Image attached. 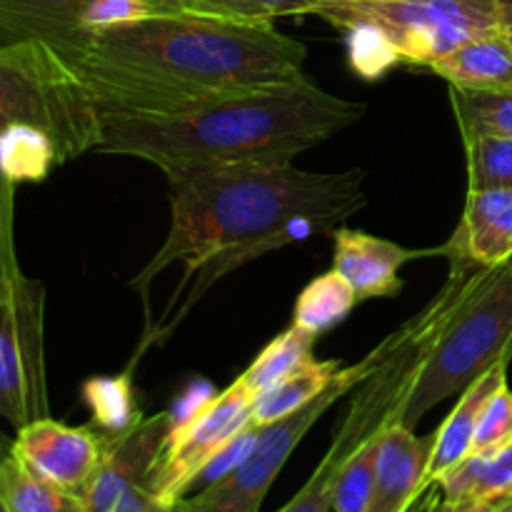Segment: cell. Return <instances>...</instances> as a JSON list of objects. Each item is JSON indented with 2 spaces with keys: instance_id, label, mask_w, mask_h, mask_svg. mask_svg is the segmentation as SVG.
I'll list each match as a JSON object with an SVG mask.
<instances>
[{
  "instance_id": "obj_1",
  "label": "cell",
  "mask_w": 512,
  "mask_h": 512,
  "mask_svg": "<svg viewBox=\"0 0 512 512\" xmlns=\"http://www.w3.org/2000/svg\"><path fill=\"white\" fill-rule=\"evenodd\" d=\"M168 175L170 230L163 248L133 278L130 288L148 303L150 283L183 263L160 333L188 315L223 275L265 253L338 230L365 208V173H308L293 163H200L163 170Z\"/></svg>"
},
{
  "instance_id": "obj_2",
  "label": "cell",
  "mask_w": 512,
  "mask_h": 512,
  "mask_svg": "<svg viewBox=\"0 0 512 512\" xmlns=\"http://www.w3.org/2000/svg\"><path fill=\"white\" fill-rule=\"evenodd\" d=\"M305 55L273 23L178 10L98 30L70 65L100 115L170 113L300 83Z\"/></svg>"
},
{
  "instance_id": "obj_3",
  "label": "cell",
  "mask_w": 512,
  "mask_h": 512,
  "mask_svg": "<svg viewBox=\"0 0 512 512\" xmlns=\"http://www.w3.org/2000/svg\"><path fill=\"white\" fill-rule=\"evenodd\" d=\"M365 108L310 78L170 113H105L95 153L130 155L160 170L200 163H293L358 123Z\"/></svg>"
},
{
  "instance_id": "obj_4",
  "label": "cell",
  "mask_w": 512,
  "mask_h": 512,
  "mask_svg": "<svg viewBox=\"0 0 512 512\" xmlns=\"http://www.w3.org/2000/svg\"><path fill=\"white\" fill-rule=\"evenodd\" d=\"M443 313L420 343L413 375L388 423L415 428L428 410L512 360V260L450 273Z\"/></svg>"
},
{
  "instance_id": "obj_5",
  "label": "cell",
  "mask_w": 512,
  "mask_h": 512,
  "mask_svg": "<svg viewBox=\"0 0 512 512\" xmlns=\"http://www.w3.org/2000/svg\"><path fill=\"white\" fill-rule=\"evenodd\" d=\"M33 125L50 135L60 163L98 150L100 115L68 58L38 40L0 45V130Z\"/></svg>"
},
{
  "instance_id": "obj_6",
  "label": "cell",
  "mask_w": 512,
  "mask_h": 512,
  "mask_svg": "<svg viewBox=\"0 0 512 512\" xmlns=\"http://www.w3.org/2000/svg\"><path fill=\"white\" fill-rule=\"evenodd\" d=\"M310 15L340 30L370 25L388 38L400 63L433 65L450 50L505 28L500 0H333Z\"/></svg>"
},
{
  "instance_id": "obj_7",
  "label": "cell",
  "mask_w": 512,
  "mask_h": 512,
  "mask_svg": "<svg viewBox=\"0 0 512 512\" xmlns=\"http://www.w3.org/2000/svg\"><path fill=\"white\" fill-rule=\"evenodd\" d=\"M405 338H408V323H405L398 333L385 338L383 343H380L368 358L360 360L358 365H350V368L340 370L338 380H335L323 395H318L313 403L295 410L293 415L278 420V423H270L265 425V428H260V435L258 440H255L253 450H250L248 458H245L233 473H228L223 480L208 485V488H200L195 495L183 498L173 510L260 512L270 485L275 483V478H278L280 470L285 468V463H288L293 450L300 445V440L310 433V428H313V425L318 423L343 395H348L350 390L358 388L360 383H368V378H373V375L378 373L380 365L398 350V345L403 343Z\"/></svg>"
},
{
  "instance_id": "obj_8",
  "label": "cell",
  "mask_w": 512,
  "mask_h": 512,
  "mask_svg": "<svg viewBox=\"0 0 512 512\" xmlns=\"http://www.w3.org/2000/svg\"><path fill=\"white\" fill-rule=\"evenodd\" d=\"M43 285H0V415L15 428L48 415L43 363Z\"/></svg>"
},
{
  "instance_id": "obj_9",
  "label": "cell",
  "mask_w": 512,
  "mask_h": 512,
  "mask_svg": "<svg viewBox=\"0 0 512 512\" xmlns=\"http://www.w3.org/2000/svg\"><path fill=\"white\" fill-rule=\"evenodd\" d=\"M253 395L235 380L185 418L175 420L163 453L150 470L148 488L165 508L188 498L210 460L250 425Z\"/></svg>"
},
{
  "instance_id": "obj_10",
  "label": "cell",
  "mask_w": 512,
  "mask_h": 512,
  "mask_svg": "<svg viewBox=\"0 0 512 512\" xmlns=\"http://www.w3.org/2000/svg\"><path fill=\"white\" fill-rule=\"evenodd\" d=\"M105 450V435L73 428L53 418H38L18 428L10 453L38 478L83 495Z\"/></svg>"
},
{
  "instance_id": "obj_11",
  "label": "cell",
  "mask_w": 512,
  "mask_h": 512,
  "mask_svg": "<svg viewBox=\"0 0 512 512\" xmlns=\"http://www.w3.org/2000/svg\"><path fill=\"white\" fill-rule=\"evenodd\" d=\"M173 425V413H160L140 418L125 433L105 435L103 458L80 495L85 512H113L128 490L148 485L150 470L163 453Z\"/></svg>"
},
{
  "instance_id": "obj_12",
  "label": "cell",
  "mask_w": 512,
  "mask_h": 512,
  "mask_svg": "<svg viewBox=\"0 0 512 512\" xmlns=\"http://www.w3.org/2000/svg\"><path fill=\"white\" fill-rule=\"evenodd\" d=\"M450 273H473L512 260V190H468L453 238L440 245Z\"/></svg>"
},
{
  "instance_id": "obj_13",
  "label": "cell",
  "mask_w": 512,
  "mask_h": 512,
  "mask_svg": "<svg viewBox=\"0 0 512 512\" xmlns=\"http://www.w3.org/2000/svg\"><path fill=\"white\" fill-rule=\"evenodd\" d=\"M433 435L420 438L403 423H385L375 460L368 512H410L428 490Z\"/></svg>"
},
{
  "instance_id": "obj_14",
  "label": "cell",
  "mask_w": 512,
  "mask_h": 512,
  "mask_svg": "<svg viewBox=\"0 0 512 512\" xmlns=\"http://www.w3.org/2000/svg\"><path fill=\"white\" fill-rule=\"evenodd\" d=\"M333 238V268L348 280L350 288L358 295V303L360 300L393 298L395 293L403 290L400 270H403L405 263L430 258V255H443L440 248H403V245L390 243L385 238H375V235L363 233V230L338 228Z\"/></svg>"
},
{
  "instance_id": "obj_15",
  "label": "cell",
  "mask_w": 512,
  "mask_h": 512,
  "mask_svg": "<svg viewBox=\"0 0 512 512\" xmlns=\"http://www.w3.org/2000/svg\"><path fill=\"white\" fill-rule=\"evenodd\" d=\"M90 0H0V45L38 40L73 63L90 45Z\"/></svg>"
},
{
  "instance_id": "obj_16",
  "label": "cell",
  "mask_w": 512,
  "mask_h": 512,
  "mask_svg": "<svg viewBox=\"0 0 512 512\" xmlns=\"http://www.w3.org/2000/svg\"><path fill=\"white\" fill-rule=\"evenodd\" d=\"M508 365L510 363H498L495 368H490L488 373L480 375L475 383H470L468 388L460 393L458 405L450 410V415L443 420V425L433 433V453H430L428 465V488L445 473V470H450L453 465H458L460 460H465L470 455L480 413H483L485 403L508 383Z\"/></svg>"
},
{
  "instance_id": "obj_17",
  "label": "cell",
  "mask_w": 512,
  "mask_h": 512,
  "mask_svg": "<svg viewBox=\"0 0 512 512\" xmlns=\"http://www.w3.org/2000/svg\"><path fill=\"white\" fill-rule=\"evenodd\" d=\"M428 68L450 88L512 90V48L503 30L468 40Z\"/></svg>"
},
{
  "instance_id": "obj_18",
  "label": "cell",
  "mask_w": 512,
  "mask_h": 512,
  "mask_svg": "<svg viewBox=\"0 0 512 512\" xmlns=\"http://www.w3.org/2000/svg\"><path fill=\"white\" fill-rule=\"evenodd\" d=\"M445 505L503 503L512 498V445L495 453H470L433 483Z\"/></svg>"
},
{
  "instance_id": "obj_19",
  "label": "cell",
  "mask_w": 512,
  "mask_h": 512,
  "mask_svg": "<svg viewBox=\"0 0 512 512\" xmlns=\"http://www.w3.org/2000/svg\"><path fill=\"white\" fill-rule=\"evenodd\" d=\"M340 370H343L340 360H308L290 378H285L283 383L253 400L250 423L265 428V425L278 423V420L293 415L295 410L305 408L338 380Z\"/></svg>"
},
{
  "instance_id": "obj_20",
  "label": "cell",
  "mask_w": 512,
  "mask_h": 512,
  "mask_svg": "<svg viewBox=\"0 0 512 512\" xmlns=\"http://www.w3.org/2000/svg\"><path fill=\"white\" fill-rule=\"evenodd\" d=\"M0 503L5 512H85L78 493L38 478L13 453L0 460Z\"/></svg>"
},
{
  "instance_id": "obj_21",
  "label": "cell",
  "mask_w": 512,
  "mask_h": 512,
  "mask_svg": "<svg viewBox=\"0 0 512 512\" xmlns=\"http://www.w3.org/2000/svg\"><path fill=\"white\" fill-rule=\"evenodd\" d=\"M55 165L60 155L48 133L23 123L0 130V173L13 185L40 183Z\"/></svg>"
},
{
  "instance_id": "obj_22",
  "label": "cell",
  "mask_w": 512,
  "mask_h": 512,
  "mask_svg": "<svg viewBox=\"0 0 512 512\" xmlns=\"http://www.w3.org/2000/svg\"><path fill=\"white\" fill-rule=\"evenodd\" d=\"M315 340H318V335L308 333V330L298 328V325H290L283 335H278V338L250 363V368L245 370L238 380L255 400L258 395L268 393L270 388L283 383L285 378H290V375H293L295 370L303 368L308 360H313Z\"/></svg>"
},
{
  "instance_id": "obj_23",
  "label": "cell",
  "mask_w": 512,
  "mask_h": 512,
  "mask_svg": "<svg viewBox=\"0 0 512 512\" xmlns=\"http://www.w3.org/2000/svg\"><path fill=\"white\" fill-rule=\"evenodd\" d=\"M358 305V295L338 270H328L313 283L305 285L295 300L293 325L313 335L328 333L330 328L343 323Z\"/></svg>"
},
{
  "instance_id": "obj_24",
  "label": "cell",
  "mask_w": 512,
  "mask_h": 512,
  "mask_svg": "<svg viewBox=\"0 0 512 512\" xmlns=\"http://www.w3.org/2000/svg\"><path fill=\"white\" fill-rule=\"evenodd\" d=\"M460 135L488 133L512 138V90L450 88Z\"/></svg>"
},
{
  "instance_id": "obj_25",
  "label": "cell",
  "mask_w": 512,
  "mask_h": 512,
  "mask_svg": "<svg viewBox=\"0 0 512 512\" xmlns=\"http://www.w3.org/2000/svg\"><path fill=\"white\" fill-rule=\"evenodd\" d=\"M83 398L93 413V423L103 430V435L125 433L143 418V413L135 405L130 370L118 378L88 380L83 385Z\"/></svg>"
},
{
  "instance_id": "obj_26",
  "label": "cell",
  "mask_w": 512,
  "mask_h": 512,
  "mask_svg": "<svg viewBox=\"0 0 512 512\" xmlns=\"http://www.w3.org/2000/svg\"><path fill=\"white\" fill-rule=\"evenodd\" d=\"M468 160V190H512V138L460 135Z\"/></svg>"
},
{
  "instance_id": "obj_27",
  "label": "cell",
  "mask_w": 512,
  "mask_h": 512,
  "mask_svg": "<svg viewBox=\"0 0 512 512\" xmlns=\"http://www.w3.org/2000/svg\"><path fill=\"white\" fill-rule=\"evenodd\" d=\"M380 430H373L368 438L360 440L340 468L338 483L333 493V512H368L373 495L375 460H378Z\"/></svg>"
},
{
  "instance_id": "obj_28",
  "label": "cell",
  "mask_w": 512,
  "mask_h": 512,
  "mask_svg": "<svg viewBox=\"0 0 512 512\" xmlns=\"http://www.w3.org/2000/svg\"><path fill=\"white\" fill-rule=\"evenodd\" d=\"M190 13L218 15L230 20H250V23H273L283 15H310V0H183Z\"/></svg>"
},
{
  "instance_id": "obj_29",
  "label": "cell",
  "mask_w": 512,
  "mask_h": 512,
  "mask_svg": "<svg viewBox=\"0 0 512 512\" xmlns=\"http://www.w3.org/2000/svg\"><path fill=\"white\" fill-rule=\"evenodd\" d=\"M343 33L348 35L350 65H353L360 78H383L390 68L400 63L395 48L380 30L370 28V25H355V28L343 30Z\"/></svg>"
},
{
  "instance_id": "obj_30",
  "label": "cell",
  "mask_w": 512,
  "mask_h": 512,
  "mask_svg": "<svg viewBox=\"0 0 512 512\" xmlns=\"http://www.w3.org/2000/svg\"><path fill=\"white\" fill-rule=\"evenodd\" d=\"M512 445V390L508 383L485 403L470 453H495Z\"/></svg>"
},
{
  "instance_id": "obj_31",
  "label": "cell",
  "mask_w": 512,
  "mask_h": 512,
  "mask_svg": "<svg viewBox=\"0 0 512 512\" xmlns=\"http://www.w3.org/2000/svg\"><path fill=\"white\" fill-rule=\"evenodd\" d=\"M158 13L163 10L150 0H90L85 10V28L90 33H98V30L135 23V20H145Z\"/></svg>"
},
{
  "instance_id": "obj_32",
  "label": "cell",
  "mask_w": 512,
  "mask_h": 512,
  "mask_svg": "<svg viewBox=\"0 0 512 512\" xmlns=\"http://www.w3.org/2000/svg\"><path fill=\"white\" fill-rule=\"evenodd\" d=\"M13 193H15V185L0 173V285L23 278L18 255H15V230H13L15 195Z\"/></svg>"
},
{
  "instance_id": "obj_33",
  "label": "cell",
  "mask_w": 512,
  "mask_h": 512,
  "mask_svg": "<svg viewBox=\"0 0 512 512\" xmlns=\"http://www.w3.org/2000/svg\"><path fill=\"white\" fill-rule=\"evenodd\" d=\"M440 505H443V498H440L438 490L430 485V488L425 490L423 495H420V500L413 505V510H410V512H438Z\"/></svg>"
},
{
  "instance_id": "obj_34",
  "label": "cell",
  "mask_w": 512,
  "mask_h": 512,
  "mask_svg": "<svg viewBox=\"0 0 512 512\" xmlns=\"http://www.w3.org/2000/svg\"><path fill=\"white\" fill-rule=\"evenodd\" d=\"M498 508V503H468V505H455V508H450V505H440L438 512H495Z\"/></svg>"
},
{
  "instance_id": "obj_35",
  "label": "cell",
  "mask_w": 512,
  "mask_h": 512,
  "mask_svg": "<svg viewBox=\"0 0 512 512\" xmlns=\"http://www.w3.org/2000/svg\"><path fill=\"white\" fill-rule=\"evenodd\" d=\"M150 3L158 5L163 13H178V10H185L183 0H150Z\"/></svg>"
},
{
  "instance_id": "obj_36",
  "label": "cell",
  "mask_w": 512,
  "mask_h": 512,
  "mask_svg": "<svg viewBox=\"0 0 512 512\" xmlns=\"http://www.w3.org/2000/svg\"><path fill=\"white\" fill-rule=\"evenodd\" d=\"M503 3V13H505V25L512 23V0H500Z\"/></svg>"
},
{
  "instance_id": "obj_37",
  "label": "cell",
  "mask_w": 512,
  "mask_h": 512,
  "mask_svg": "<svg viewBox=\"0 0 512 512\" xmlns=\"http://www.w3.org/2000/svg\"><path fill=\"white\" fill-rule=\"evenodd\" d=\"M495 512H512V498L503 500V503H498V508H495Z\"/></svg>"
},
{
  "instance_id": "obj_38",
  "label": "cell",
  "mask_w": 512,
  "mask_h": 512,
  "mask_svg": "<svg viewBox=\"0 0 512 512\" xmlns=\"http://www.w3.org/2000/svg\"><path fill=\"white\" fill-rule=\"evenodd\" d=\"M503 33H505V38H508V43H510V48H512V23L505 25Z\"/></svg>"
},
{
  "instance_id": "obj_39",
  "label": "cell",
  "mask_w": 512,
  "mask_h": 512,
  "mask_svg": "<svg viewBox=\"0 0 512 512\" xmlns=\"http://www.w3.org/2000/svg\"><path fill=\"white\" fill-rule=\"evenodd\" d=\"M310 3L318 5V3H333V0H310ZM310 10H313V8H310Z\"/></svg>"
},
{
  "instance_id": "obj_40",
  "label": "cell",
  "mask_w": 512,
  "mask_h": 512,
  "mask_svg": "<svg viewBox=\"0 0 512 512\" xmlns=\"http://www.w3.org/2000/svg\"><path fill=\"white\" fill-rule=\"evenodd\" d=\"M0 512H5V508H3V503H0Z\"/></svg>"
},
{
  "instance_id": "obj_41",
  "label": "cell",
  "mask_w": 512,
  "mask_h": 512,
  "mask_svg": "<svg viewBox=\"0 0 512 512\" xmlns=\"http://www.w3.org/2000/svg\"><path fill=\"white\" fill-rule=\"evenodd\" d=\"M278 512H280V510H278Z\"/></svg>"
}]
</instances>
